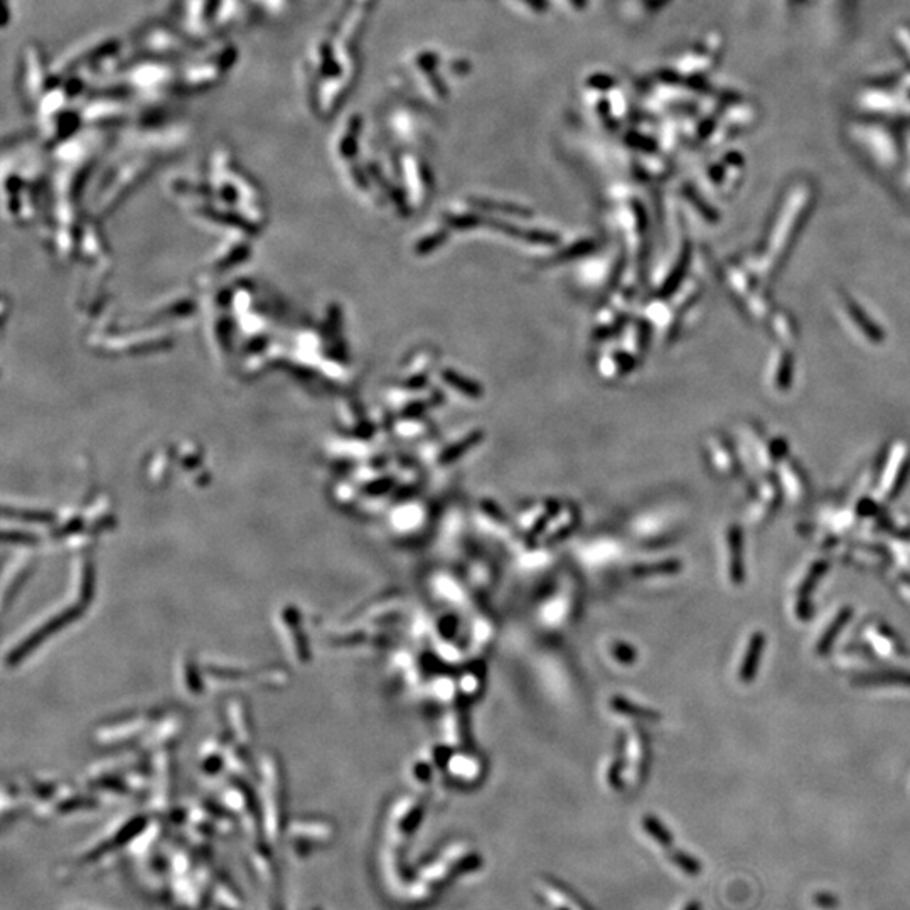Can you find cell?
<instances>
[{"label": "cell", "mask_w": 910, "mask_h": 910, "mask_svg": "<svg viewBox=\"0 0 910 910\" xmlns=\"http://www.w3.org/2000/svg\"><path fill=\"white\" fill-rule=\"evenodd\" d=\"M764 644L765 639L764 634L762 633H755L752 641L749 644V650L745 654V659H743V664L740 668V680L749 683L755 677V673H757L758 663H761V656L762 650H764Z\"/></svg>", "instance_id": "obj_1"}, {"label": "cell", "mask_w": 910, "mask_h": 910, "mask_svg": "<svg viewBox=\"0 0 910 910\" xmlns=\"http://www.w3.org/2000/svg\"><path fill=\"white\" fill-rule=\"evenodd\" d=\"M857 684L863 686H873V684H909L910 686V673L890 671V673H873V675H863L855 680Z\"/></svg>", "instance_id": "obj_2"}, {"label": "cell", "mask_w": 910, "mask_h": 910, "mask_svg": "<svg viewBox=\"0 0 910 910\" xmlns=\"http://www.w3.org/2000/svg\"><path fill=\"white\" fill-rule=\"evenodd\" d=\"M730 548H731V579L735 583L743 582V541L738 528H731L730 531Z\"/></svg>", "instance_id": "obj_3"}, {"label": "cell", "mask_w": 910, "mask_h": 910, "mask_svg": "<svg viewBox=\"0 0 910 910\" xmlns=\"http://www.w3.org/2000/svg\"><path fill=\"white\" fill-rule=\"evenodd\" d=\"M824 570H826V563H818V565H816V567L812 568L811 575H809L808 579H806V583H804L803 588H801L799 609H797V612H799V615H801V617H803V619H806L808 615H811V610H809V607H808V600H806V599L809 597V595H811V590H812V587H815L816 579H818V576H819L821 573H823Z\"/></svg>", "instance_id": "obj_4"}, {"label": "cell", "mask_w": 910, "mask_h": 910, "mask_svg": "<svg viewBox=\"0 0 910 910\" xmlns=\"http://www.w3.org/2000/svg\"><path fill=\"white\" fill-rule=\"evenodd\" d=\"M848 617H851V610H850V609H845V610L841 612V614L838 615V617L835 619V622H832V626L830 627V629H828L826 636H824L823 639H821V642H819V646H818V650H819L821 654H823V653H828V649L831 648V644H832V641H835V637L838 636V633H839V630H841V627L846 624Z\"/></svg>", "instance_id": "obj_5"}, {"label": "cell", "mask_w": 910, "mask_h": 910, "mask_svg": "<svg viewBox=\"0 0 910 910\" xmlns=\"http://www.w3.org/2000/svg\"><path fill=\"white\" fill-rule=\"evenodd\" d=\"M444 378L447 379V381L451 383L452 386H455L457 390H460L462 393L468 394V397H481V394H482L481 388H479V385H475L474 381H468V379L460 376V374H455L454 371H445Z\"/></svg>", "instance_id": "obj_6"}, {"label": "cell", "mask_w": 910, "mask_h": 910, "mask_svg": "<svg viewBox=\"0 0 910 910\" xmlns=\"http://www.w3.org/2000/svg\"><path fill=\"white\" fill-rule=\"evenodd\" d=\"M612 707H614L617 711H622V713H626L629 716H642V718H657L656 711H650V710H648V708L637 707V704H630L629 702H627V700L619 698V696H615V698L612 700Z\"/></svg>", "instance_id": "obj_7"}, {"label": "cell", "mask_w": 910, "mask_h": 910, "mask_svg": "<svg viewBox=\"0 0 910 910\" xmlns=\"http://www.w3.org/2000/svg\"><path fill=\"white\" fill-rule=\"evenodd\" d=\"M644 828L653 835V838H656L657 841L663 843V845H669V843H671V835H669V831L666 830L657 819L650 818V816L644 818Z\"/></svg>", "instance_id": "obj_8"}, {"label": "cell", "mask_w": 910, "mask_h": 910, "mask_svg": "<svg viewBox=\"0 0 910 910\" xmlns=\"http://www.w3.org/2000/svg\"><path fill=\"white\" fill-rule=\"evenodd\" d=\"M673 862H675L676 865L680 866L681 870L686 871V873L696 875V873H700V870H702V866H700V863L696 862V859H693L691 857H688V855L676 853L675 857H673Z\"/></svg>", "instance_id": "obj_9"}, {"label": "cell", "mask_w": 910, "mask_h": 910, "mask_svg": "<svg viewBox=\"0 0 910 910\" xmlns=\"http://www.w3.org/2000/svg\"><path fill=\"white\" fill-rule=\"evenodd\" d=\"M654 568L650 567H644V568H637L636 573L637 575H649V573H673L680 568V563L676 561H666V563H659V565H653Z\"/></svg>", "instance_id": "obj_10"}, {"label": "cell", "mask_w": 910, "mask_h": 910, "mask_svg": "<svg viewBox=\"0 0 910 910\" xmlns=\"http://www.w3.org/2000/svg\"><path fill=\"white\" fill-rule=\"evenodd\" d=\"M474 440H475V439H474V437H471V439H467V440H466V442H462V444H457V447H454V448H451V451H448V452H445V454L442 455V462H448V460H454V459H455V457H457V455H460V454H462V452H466V451H467V448H468V447H471V444H474Z\"/></svg>", "instance_id": "obj_11"}, {"label": "cell", "mask_w": 910, "mask_h": 910, "mask_svg": "<svg viewBox=\"0 0 910 910\" xmlns=\"http://www.w3.org/2000/svg\"><path fill=\"white\" fill-rule=\"evenodd\" d=\"M615 650H617V657H619V659L626 661V663H629V661H627V659H633L634 650L630 649V648H627V646H624V649H619V646H617V648H615Z\"/></svg>", "instance_id": "obj_12"}, {"label": "cell", "mask_w": 910, "mask_h": 910, "mask_svg": "<svg viewBox=\"0 0 910 910\" xmlns=\"http://www.w3.org/2000/svg\"><path fill=\"white\" fill-rule=\"evenodd\" d=\"M828 902H832V904H835V898L830 897V895H826V893H823V895L816 897V904H818V907H823V909H832V905H831V904H828Z\"/></svg>", "instance_id": "obj_13"}, {"label": "cell", "mask_w": 910, "mask_h": 910, "mask_svg": "<svg viewBox=\"0 0 910 910\" xmlns=\"http://www.w3.org/2000/svg\"><path fill=\"white\" fill-rule=\"evenodd\" d=\"M684 910H702V907H700L698 902H691V904H689Z\"/></svg>", "instance_id": "obj_14"}]
</instances>
